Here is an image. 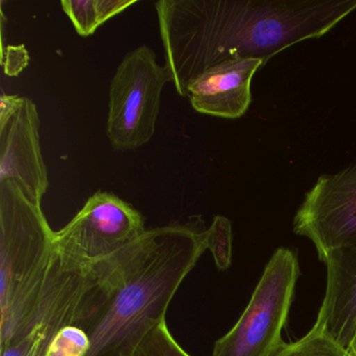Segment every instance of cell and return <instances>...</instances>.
<instances>
[{
	"label": "cell",
	"instance_id": "obj_4",
	"mask_svg": "<svg viewBox=\"0 0 356 356\" xmlns=\"http://www.w3.org/2000/svg\"><path fill=\"white\" fill-rule=\"evenodd\" d=\"M300 276L297 254L278 248L264 268L236 324L214 343L211 356H276L285 346L289 320Z\"/></svg>",
	"mask_w": 356,
	"mask_h": 356
},
{
	"label": "cell",
	"instance_id": "obj_13",
	"mask_svg": "<svg viewBox=\"0 0 356 356\" xmlns=\"http://www.w3.org/2000/svg\"><path fill=\"white\" fill-rule=\"evenodd\" d=\"M276 356H355L334 341L326 331L312 328L301 339L285 343Z\"/></svg>",
	"mask_w": 356,
	"mask_h": 356
},
{
	"label": "cell",
	"instance_id": "obj_14",
	"mask_svg": "<svg viewBox=\"0 0 356 356\" xmlns=\"http://www.w3.org/2000/svg\"><path fill=\"white\" fill-rule=\"evenodd\" d=\"M232 224L226 216H216L208 227V250L216 268L227 270L232 264Z\"/></svg>",
	"mask_w": 356,
	"mask_h": 356
},
{
	"label": "cell",
	"instance_id": "obj_10",
	"mask_svg": "<svg viewBox=\"0 0 356 356\" xmlns=\"http://www.w3.org/2000/svg\"><path fill=\"white\" fill-rule=\"evenodd\" d=\"M264 64L255 58H238L208 68L187 86L191 107L216 118H241L251 105L252 79Z\"/></svg>",
	"mask_w": 356,
	"mask_h": 356
},
{
	"label": "cell",
	"instance_id": "obj_7",
	"mask_svg": "<svg viewBox=\"0 0 356 356\" xmlns=\"http://www.w3.org/2000/svg\"><path fill=\"white\" fill-rule=\"evenodd\" d=\"M147 230L138 210L118 195L99 191L66 226L55 231L54 249L66 259L91 268L140 238Z\"/></svg>",
	"mask_w": 356,
	"mask_h": 356
},
{
	"label": "cell",
	"instance_id": "obj_16",
	"mask_svg": "<svg viewBox=\"0 0 356 356\" xmlns=\"http://www.w3.org/2000/svg\"><path fill=\"white\" fill-rule=\"evenodd\" d=\"M88 350V339L84 331L76 326L67 327L51 343L47 356H85Z\"/></svg>",
	"mask_w": 356,
	"mask_h": 356
},
{
	"label": "cell",
	"instance_id": "obj_2",
	"mask_svg": "<svg viewBox=\"0 0 356 356\" xmlns=\"http://www.w3.org/2000/svg\"><path fill=\"white\" fill-rule=\"evenodd\" d=\"M208 250L201 216L147 229L105 261L95 264L99 291L79 325L88 339L85 356H134L147 335L166 320L179 287Z\"/></svg>",
	"mask_w": 356,
	"mask_h": 356
},
{
	"label": "cell",
	"instance_id": "obj_3",
	"mask_svg": "<svg viewBox=\"0 0 356 356\" xmlns=\"http://www.w3.org/2000/svg\"><path fill=\"white\" fill-rule=\"evenodd\" d=\"M54 235L42 207L14 181L0 182V348L17 334L40 297Z\"/></svg>",
	"mask_w": 356,
	"mask_h": 356
},
{
	"label": "cell",
	"instance_id": "obj_11",
	"mask_svg": "<svg viewBox=\"0 0 356 356\" xmlns=\"http://www.w3.org/2000/svg\"><path fill=\"white\" fill-rule=\"evenodd\" d=\"M323 264L326 291L314 326L356 356V247L330 252Z\"/></svg>",
	"mask_w": 356,
	"mask_h": 356
},
{
	"label": "cell",
	"instance_id": "obj_5",
	"mask_svg": "<svg viewBox=\"0 0 356 356\" xmlns=\"http://www.w3.org/2000/svg\"><path fill=\"white\" fill-rule=\"evenodd\" d=\"M99 291L95 268L83 266L54 249L49 274L38 301L1 356H47L62 330L79 326L90 314Z\"/></svg>",
	"mask_w": 356,
	"mask_h": 356
},
{
	"label": "cell",
	"instance_id": "obj_8",
	"mask_svg": "<svg viewBox=\"0 0 356 356\" xmlns=\"http://www.w3.org/2000/svg\"><path fill=\"white\" fill-rule=\"evenodd\" d=\"M293 230L312 241L322 262L330 252L356 247V161L318 177L293 216Z\"/></svg>",
	"mask_w": 356,
	"mask_h": 356
},
{
	"label": "cell",
	"instance_id": "obj_12",
	"mask_svg": "<svg viewBox=\"0 0 356 356\" xmlns=\"http://www.w3.org/2000/svg\"><path fill=\"white\" fill-rule=\"evenodd\" d=\"M136 0H62L64 13L81 37H89L111 18L135 5Z\"/></svg>",
	"mask_w": 356,
	"mask_h": 356
},
{
	"label": "cell",
	"instance_id": "obj_9",
	"mask_svg": "<svg viewBox=\"0 0 356 356\" xmlns=\"http://www.w3.org/2000/svg\"><path fill=\"white\" fill-rule=\"evenodd\" d=\"M40 116L34 101L3 93L0 99V182L17 183L42 207L49 186L40 145Z\"/></svg>",
	"mask_w": 356,
	"mask_h": 356
},
{
	"label": "cell",
	"instance_id": "obj_1",
	"mask_svg": "<svg viewBox=\"0 0 356 356\" xmlns=\"http://www.w3.org/2000/svg\"><path fill=\"white\" fill-rule=\"evenodd\" d=\"M164 66L181 97L208 68L238 58L268 62L325 36L356 11V0H159Z\"/></svg>",
	"mask_w": 356,
	"mask_h": 356
},
{
	"label": "cell",
	"instance_id": "obj_6",
	"mask_svg": "<svg viewBox=\"0 0 356 356\" xmlns=\"http://www.w3.org/2000/svg\"><path fill=\"white\" fill-rule=\"evenodd\" d=\"M168 83L170 72L151 47L141 45L124 56L109 88L106 133L114 149L135 151L153 138Z\"/></svg>",
	"mask_w": 356,
	"mask_h": 356
},
{
	"label": "cell",
	"instance_id": "obj_15",
	"mask_svg": "<svg viewBox=\"0 0 356 356\" xmlns=\"http://www.w3.org/2000/svg\"><path fill=\"white\" fill-rule=\"evenodd\" d=\"M134 356H191L179 345L163 321L145 337Z\"/></svg>",
	"mask_w": 356,
	"mask_h": 356
}]
</instances>
